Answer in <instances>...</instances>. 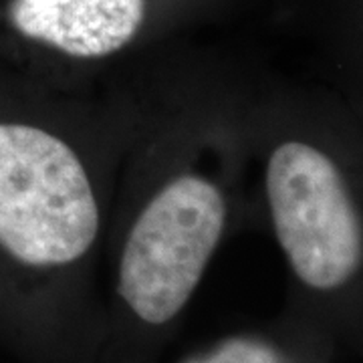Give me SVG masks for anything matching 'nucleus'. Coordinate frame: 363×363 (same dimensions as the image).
<instances>
[{
  "instance_id": "4",
  "label": "nucleus",
  "mask_w": 363,
  "mask_h": 363,
  "mask_svg": "<svg viewBox=\"0 0 363 363\" xmlns=\"http://www.w3.org/2000/svg\"><path fill=\"white\" fill-rule=\"evenodd\" d=\"M321 331L297 313L295 319L279 325L233 327L169 363H317L323 347Z\"/></svg>"
},
{
  "instance_id": "2",
  "label": "nucleus",
  "mask_w": 363,
  "mask_h": 363,
  "mask_svg": "<svg viewBox=\"0 0 363 363\" xmlns=\"http://www.w3.org/2000/svg\"><path fill=\"white\" fill-rule=\"evenodd\" d=\"M121 142L105 83L0 65V335L23 363H95Z\"/></svg>"
},
{
  "instance_id": "1",
  "label": "nucleus",
  "mask_w": 363,
  "mask_h": 363,
  "mask_svg": "<svg viewBox=\"0 0 363 363\" xmlns=\"http://www.w3.org/2000/svg\"><path fill=\"white\" fill-rule=\"evenodd\" d=\"M259 63L176 40L121 69L123 125L95 363H162L220 248L250 214Z\"/></svg>"
},
{
  "instance_id": "5",
  "label": "nucleus",
  "mask_w": 363,
  "mask_h": 363,
  "mask_svg": "<svg viewBox=\"0 0 363 363\" xmlns=\"http://www.w3.org/2000/svg\"><path fill=\"white\" fill-rule=\"evenodd\" d=\"M327 73H329L331 83H333V85H329L327 91L339 93L341 89H345L350 83H353L355 79H359L363 75V49L335 59V63L327 65ZM337 99L347 109H353L363 99V81H359L355 87H351L347 93H343Z\"/></svg>"
},
{
  "instance_id": "3",
  "label": "nucleus",
  "mask_w": 363,
  "mask_h": 363,
  "mask_svg": "<svg viewBox=\"0 0 363 363\" xmlns=\"http://www.w3.org/2000/svg\"><path fill=\"white\" fill-rule=\"evenodd\" d=\"M250 138L262 212L298 315L347 323L363 303V123L331 91L257 67Z\"/></svg>"
}]
</instances>
